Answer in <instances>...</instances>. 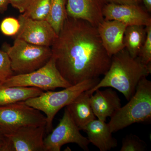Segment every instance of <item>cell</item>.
<instances>
[{"label": "cell", "mask_w": 151, "mask_h": 151, "mask_svg": "<svg viewBox=\"0 0 151 151\" xmlns=\"http://www.w3.org/2000/svg\"><path fill=\"white\" fill-rule=\"evenodd\" d=\"M146 36L145 28L143 26L127 27L124 32V43L125 48L132 57L135 58L139 55Z\"/></svg>", "instance_id": "obj_18"}, {"label": "cell", "mask_w": 151, "mask_h": 151, "mask_svg": "<svg viewBox=\"0 0 151 151\" xmlns=\"http://www.w3.org/2000/svg\"><path fill=\"white\" fill-rule=\"evenodd\" d=\"M111 117L108 123L112 133L135 123H149L151 120V81L144 77L139 81L134 94Z\"/></svg>", "instance_id": "obj_3"}, {"label": "cell", "mask_w": 151, "mask_h": 151, "mask_svg": "<svg viewBox=\"0 0 151 151\" xmlns=\"http://www.w3.org/2000/svg\"><path fill=\"white\" fill-rule=\"evenodd\" d=\"M2 50L8 55L14 75L37 70L45 65L52 55L51 47L35 45L16 38L12 45L4 43Z\"/></svg>", "instance_id": "obj_5"}, {"label": "cell", "mask_w": 151, "mask_h": 151, "mask_svg": "<svg viewBox=\"0 0 151 151\" xmlns=\"http://www.w3.org/2000/svg\"><path fill=\"white\" fill-rule=\"evenodd\" d=\"M0 151H7L6 139L5 135L0 131Z\"/></svg>", "instance_id": "obj_27"}, {"label": "cell", "mask_w": 151, "mask_h": 151, "mask_svg": "<svg viewBox=\"0 0 151 151\" xmlns=\"http://www.w3.org/2000/svg\"><path fill=\"white\" fill-rule=\"evenodd\" d=\"M32 0H9L10 4L19 12L23 13Z\"/></svg>", "instance_id": "obj_25"}, {"label": "cell", "mask_w": 151, "mask_h": 151, "mask_svg": "<svg viewBox=\"0 0 151 151\" xmlns=\"http://www.w3.org/2000/svg\"><path fill=\"white\" fill-rule=\"evenodd\" d=\"M91 95L88 90L84 91L65 107L80 130H83L88 123L96 119L90 104Z\"/></svg>", "instance_id": "obj_16"}, {"label": "cell", "mask_w": 151, "mask_h": 151, "mask_svg": "<svg viewBox=\"0 0 151 151\" xmlns=\"http://www.w3.org/2000/svg\"><path fill=\"white\" fill-rule=\"evenodd\" d=\"M9 4V0H0V13H4L5 12Z\"/></svg>", "instance_id": "obj_28"}, {"label": "cell", "mask_w": 151, "mask_h": 151, "mask_svg": "<svg viewBox=\"0 0 151 151\" xmlns=\"http://www.w3.org/2000/svg\"><path fill=\"white\" fill-rule=\"evenodd\" d=\"M105 20H116L127 26L151 25V17L148 12L138 4L121 5L107 3L103 9Z\"/></svg>", "instance_id": "obj_11"}, {"label": "cell", "mask_w": 151, "mask_h": 151, "mask_svg": "<svg viewBox=\"0 0 151 151\" xmlns=\"http://www.w3.org/2000/svg\"><path fill=\"white\" fill-rule=\"evenodd\" d=\"M147 36L138 56L145 65L151 63V25L146 27Z\"/></svg>", "instance_id": "obj_24"}, {"label": "cell", "mask_w": 151, "mask_h": 151, "mask_svg": "<svg viewBox=\"0 0 151 151\" xmlns=\"http://www.w3.org/2000/svg\"><path fill=\"white\" fill-rule=\"evenodd\" d=\"M89 142L100 151H108L118 146V142L112 136L108 124L99 119H94L84 127Z\"/></svg>", "instance_id": "obj_15"}, {"label": "cell", "mask_w": 151, "mask_h": 151, "mask_svg": "<svg viewBox=\"0 0 151 151\" xmlns=\"http://www.w3.org/2000/svg\"><path fill=\"white\" fill-rule=\"evenodd\" d=\"M143 2L145 9L148 12H151V0H141Z\"/></svg>", "instance_id": "obj_29"}, {"label": "cell", "mask_w": 151, "mask_h": 151, "mask_svg": "<svg viewBox=\"0 0 151 151\" xmlns=\"http://www.w3.org/2000/svg\"><path fill=\"white\" fill-rule=\"evenodd\" d=\"M50 6V0H32L22 14L32 19L46 20Z\"/></svg>", "instance_id": "obj_20"}, {"label": "cell", "mask_w": 151, "mask_h": 151, "mask_svg": "<svg viewBox=\"0 0 151 151\" xmlns=\"http://www.w3.org/2000/svg\"><path fill=\"white\" fill-rule=\"evenodd\" d=\"M90 102L92 111L97 119L106 122L122 107L119 95L112 88L105 90L97 89L90 96Z\"/></svg>", "instance_id": "obj_14"}, {"label": "cell", "mask_w": 151, "mask_h": 151, "mask_svg": "<svg viewBox=\"0 0 151 151\" xmlns=\"http://www.w3.org/2000/svg\"><path fill=\"white\" fill-rule=\"evenodd\" d=\"M19 28L20 23L18 19L13 17L5 18L0 24L1 32L7 36L16 35Z\"/></svg>", "instance_id": "obj_22"}, {"label": "cell", "mask_w": 151, "mask_h": 151, "mask_svg": "<svg viewBox=\"0 0 151 151\" xmlns=\"http://www.w3.org/2000/svg\"><path fill=\"white\" fill-rule=\"evenodd\" d=\"M66 4L67 0H50V10L46 21L57 35L67 17Z\"/></svg>", "instance_id": "obj_19"}, {"label": "cell", "mask_w": 151, "mask_h": 151, "mask_svg": "<svg viewBox=\"0 0 151 151\" xmlns=\"http://www.w3.org/2000/svg\"><path fill=\"white\" fill-rule=\"evenodd\" d=\"M45 126L21 127L4 134L7 151H45L44 137Z\"/></svg>", "instance_id": "obj_10"}, {"label": "cell", "mask_w": 151, "mask_h": 151, "mask_svg": "<svg viewBox=\"0 0 151 151\" xmlns=\"http://www.w3.org/2000/svg\"><path fill=\"white\" fill-rule=\"evenodd\" d=\"M147 147L145 141L137 135L131 134L123 138L120 151H144Z\"/></svg>", "instance_id": "obj_21"}, {"label": "cell", "mask_w": 151, "mask_h": 151, "mask_svg": "<svg viewBox=\"0 0 151 151\" xmlns=\"http://www.w3.org/2000/svg\"><path fill=\"white\" fill-rule=\"evenodd\" d=\"M43 92V90L36 87L8 86L0 83V105L24 102Z\"/></svg>", "instance_id": "obj_17"}, {"label": "cell", "mask_w": 151, "mask_h": 151, "mask_svg": "<svg viewBox=\"0 0 151 151\" xmlns=\"http://www.w3.org/2000/svg\"><path fill=\"white\" fill-rule=\"evenodd\" d=\"M18 19L20 28L15 38L39 46L51 47L57 34L48 22L29 18L22 14Z\"/></svg>", "instance_id": "obj_9"}, {"label": "cell", "mask_w": 151, "mask_h": 151, "mask_svg": "<svg viewBox=\"0 0 151 151\" xmlns=\"http://www.w3.org/2000/svg\"><path fill=\"white\" fill-rule=\"evenodd\" d=\"M107 3L105 0H67V15L97 27L104 20L103 9Z\"/></svg>", "instance_id": "obj_12"}, {"label": "cell", "mask_w": 151, "mask_h": 151, "mask_svg": "<svg viewBox=\"0 0 151 151\" xmlns=\"http://www.w3.org/2000/svg\"><path fill=\"white\" fill-rule=\"evenodd\" d=\"M100 81L99 78L88 79L61 91L43 92L39 96L30 98L24 102L45 114L46 132L49 133L53 129L52 122L58 112L69 105L82 92L92 89Z\"/></svg>", "instance_id": "obj_4"}, {"label": "cell", "mask_w": 151, "mask_h": 151, "mask_svg": "<svg viewBox=\"0 0 151 151\" xmlns=\"http://www.w3.org/2000/svg\"><path fill=\"white\" fill-rule=\"evenodd\" d=\"M127 26L116 20L104 19L97 27L103 46L111 57L125 48L124 32Z\"/></svg>", "instance_id": "obj_13"}, {"label": "cell", "mask_w": 151, "mask_h": 151, "mask_svg": "<svg viewBox=\"0 0 151 151\" xmlns=\"http://www.w3.org/2000/svg\"><path fill=\"white\" fill-rule=\"evenodd\" d=\"M51 49L58 70L71 86L99 78L111 65L97 27L81 19L68 16Z\"/></svg>", "instance_id": "obj_1"}, {"label": "cell", "mask_w": 151, "mask_h": 151, "mask_svg": "<svg viewBox=\"0 0 151 151\" xmlns=\"http://www.w3.org/2000/svg\"><path fill=\"white\" fill-rule=\"evenodd\" d=\"M14 75L8 55L6 52L0 49V83Z\"/></svg>", "instance_id": "obj_23"}, {"label": "cell", "mask_w": 151, "mask_h": 151, "mask_svg": "<svg viewBox=\"0 0 151 151\" xmlns=\"http://www.w3.org/2000/svg\"><path fill=\"white\" fill-rule=\"evenodd\" d=\"M1 83L6 86L34 87L46 91L71 86L58 70L52 55L40 68L30 73L12 76Z\"/></svg>", "instance_id": "obj_6"}, {"label": "cell", "mask_w": 151, "mask_h": 151, "mask_svg": "<svg viewBox=\"0 0 151 151\" xmlns=\"http://www.w3.org/2000/svg\"><path fill=\"white\" fill-rule=\"evenodd\" d=\"M46 125L45 116L24 102L0 105V131L4 134L22 127Z\"/></svg>", "instance_id": "obj_7"}, {"label": "cell", "mask_w": 151, "mask_h": 151, "mask_svg": "<svg viewBox=\"0 0 151 151\" xmlns=\"http://www.w3.org/2000/svg\"><path fill=\"white\" fill-rule=\"evenodd\" d=\"M151 72V63L144 64L139 56L132 57L124 48L112 56L111 65L104 77L88 92L92 94L97 89L111 87L121 92L129 101L134 94L139 81Z\"/></svg>", "instance_id": "obj_2"}, {"label": "cell", "mask_w": 151, "mask_h": 151, "mask_svg": "<svg viewBox=\"0 0 151 151\" xmlns=\"http://www.w3.org/2000/svg\"><path fill=\"white\" fill-rule=\"evenodd\" d=\"M107 3L121 5L138 4H139L141 0H105Z\"/></svg>", "instance_id": "obj_26"}, {"label": "cell", "mask_w": 151, "mask_h": 151, "mask_svg": "<svg viewBox=\"0 0 151 151\" xmlns=\"http://www.w3.org/2000/svg\"><path fill=\"white\" fill-rule=\"evenodd\" d=\"M80 131L65 108L59 124L44 139L45 151H60L63 146L69 143L77 144L84 150L89 151V140Z\"/></svg>", "instance_id": "obj_8"}]
</instances>
